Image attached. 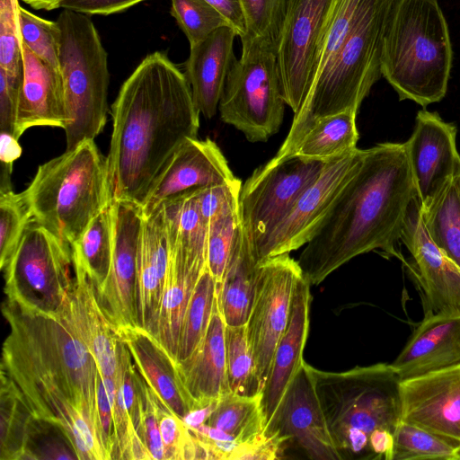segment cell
<instances>
[{"instance_id": "cell-15", "label": "cell", "mask_w": 460, "mask_h": 460, "mask_svg": "<svg viewBox=\"0 0 460 460\" xmlns=\"http://www.w3.org/2000/svg\"><path fill=\"white\" fill-rule=\"evenodd\" d=\"M112 257L108 277L97 290L102 310L117 329L135 327L137 271L144 211L142 205L112 199Z\"/></svg>"}, {"instance_id": "cell-27", "label": "cell", "mask_w": 460, "mask_h": 460, "mask_svg": "<svg viewBox=\"0 0 460 460\" xmlns=\"http://www.w3.org/2000/svg\"><path fill=\"white\" fill-rule=\"evenodd\" d=\"M235 36L231 26H224L190 47L185 75L194 102L206 119L213 118L218 111L226 76L234 60Z\"/></svg>"}, {"instance_id": "cell-13", "label": "cell", "mask_w": 460, "mask_h": 460, "mask_svg": "<svg viewBox=\"0 0 460 460\" xmlns=\"http://www.w3.org/2000/svg\"><path fill=\"white\" fill-rule=\"evenodd\" d=\"M363 149L329 161L288 213L252 250L257 263L305 246L314 236L336 196L356 172Z\"/></svg>"}, {"instance_id": "cell-20", "label": "cell", "mask_w": 460, "mask_h": 460, "mask_svg": "<svg viewBox=\"0 0 460 460\" xmlns=\"http://www.w3.org/2000/svg\"><path fill=\"white\" fill-rule=\"evenodd\" d=\"M235 179L213 140L190 138L173 152L151 183L141 204L144 215H149L167 199Z\"/></svg>"}, {"instance_id": "cell-57", "label": "cell", "mask_w": 460, "mask_h": 460, "mask_svg": "<svg viewBox=\"0 0 460 460\" xmlns=\"http://www.w3.org/2000/svg\"><path fill=\"white\" fill-rule=\"evenodd\" d=\"M25 4L37 10H54L59 8L61 0H22Z\"/></svg>"}, {"instance_id": "cell-1", "label": "cell", "mask_w": 460, "mask_h": 460, "mask_svg": "<svg viewBox=\"0 0 460 460\" xmlns=\"http://www.w3.org/2000/svg\"><path fill=\"white\" fill-rule=\"evenodd\" d=\"M417 196L405 144L363 149L359 164L341 188L296 261L304 279L318 285L351 259L372 251L396 257L403 223Z\"/></svg>"}, {"instance_id": "cell-16", "label": "cell", "mask_w": 460, "mask_h": 460, "mask_svg": "<svg viewBox=\"0 0 460 460\" xmlns=\"http://www.w3.org/2000/svg\"><path fill=\"white\" fill-rule=\"evenodd\" d=\"M266 436H278L296 446L313 460H342L330 434L312 378L304 360L288 385Z\"/></svg>"}, {"instance_id": "cell-31", "label": "cell", "mask_w": 460, "mask_h": 460, "mask_svg": "<svg viewBox=\"0 0 460 460\" xmlns=\"http://www.w3.org/2000/svg\"><path fill=\"white\" fill-rule=\"evenodd\" d=\"M197 190L167 199L161 205L169 245L178 246L192 264L205 269L208 223L200 212Z\"/></svg>"}, {"instance_id": "cell-51", "label": "cell", "mask_w": 460, "mask_h": 460, "mask_svg": "<svg viewBox=\"0 0 460 460\" xmlns=\"http://www.w3.org/2000/svg\"><path fill=\"white\" fill-rule=\"evenodd\" d=\"M284 444L278 436H266L263 431L248 442L235 444L227 459L274 460L279 458Z\"/></svg>"}, {"instance_id": "cell-34", "label": "cell", "mask_w": 460, "mask_h": 460, "mask_svg": "<svg viewBox=\"0 0 460 460\" xmlns=\"http://www.w3.org/2000/svg\"><path fill=\"white\" fill-rule=\"evenodd\" d=\"M421 216L433 243L460 268V173L421 208Z\"/></svg>"}, {"instance_id": "cell-23", "label": "cell", "mask_w": 460, "mask_h": 460, "mask_svg": "<svg viewBox=\"0 0 460 460\" xmlns=\"http://www.w3.org/2000/svg\"><path fill=\"white\" fill-rule=\"evenodd\" d=\"M225 327L216 296L210 323L203 340L187 358L175 362L177 375L190 402L191 411L206 407L230 392L226 375Z\"/></svg>"}, {"instance_id": "cell-2", "label": "cell", "mask_w": 460, "mask_h": 460, "mask_svg": "<svg viewBox=\"0 0 460 460\" xmlns=\"http://www.w3.org/2000/svg\"><path fill=\"white\" fill-rule=\"evenodd\" d=\"M199 114L185 74L162 52L146 56L111 106L112 199L142 204L173 152L197 137Z\"/></svg>"}, {"instance_id": "cell-6", "label": "cell", "mask_w": 460, "mask_h": 460, "mask_svg": "<svg viewBox=\"0 0 460 460\" xmlns=\"http://www.w3.org/2000/svg\"><path fill=\"white\" fill-rule=\"evenodd\" d=\"M332 441L342 459L373 460L376 429L394 432L401 420L400 378L392 364L376 363L342 372L306 363Z\"/></svg>"}, {"instance_id": "cell-8", "label": "cell", "mask_w": 460, "mask_h": 460, "mask_svg": "<svg viewBox=\"0 0 460 460\" xmlns=\"http://www.w3.org/2000/svg\"><path fill=\"white\" fill-rule=\"evenodd\" d=\"M60 29L59 71L63 80L66 150L93 140L107 120L110 74L108 54L91 20L64 9Z\"/></svg>"}, {"instance_id": "cell-41", "label": "cell", "mask_w": 460, "mask_h": 460, "mask_svg": "<svg viewBox=\"0 0 460 460\" xmlns=\"http://www.w3.org/2000/svg\"><path fill=\"white\" fill-rule=\"evenodd\" d=\"M240 232L238 208L225 212L208 222L207 267L217 286L222 281Z\"/></svg>"}, {"instance_id": "cell-32", "label": "cell", "mask_w": 460, "mask_h": 460, "mask_svg": "<svg viewBox=\"0 0 460 460\" xmlns=\"http://www.w3.org/2000/svg\"><path fill=\"white\" fill-rule=\"evenodd\" d=\"M357 113L343 111L317 119L302 137L292 156L329 162L357 149Z\"/></svg>"}, {"instance_id": "cell-14", "label": "cell", "mask_w": 460, "mask_h": 460, "mask_svg": "<svg viewBox=\"0 0 460 460\" xmlns=\"http://www.w3.org/2000/svg\"><path fill=\"white\" fill-rule=\"evenodd\" d=\"M332 0H288L277 60L285 102L296 114L316 75L319 38Z\"/></svg>"}, {"instance_id": "cell-24", "label": "cell", "mask_w": 460, "mask_h": 460, "mask_svg": "<svg viewBox=\"0 0 460 460\" xmlns=\"http://www.w3.org/2000/svg\"><path fill=\"white\" fill-rule=\"evenodd\" d=\"M66 122L65 93L60 71L40 59L22 43V81L14 137L19 139L27 129L33 127L64 128Z\"/></svg>"}, {"instance_id": "cell-26", "label": "cell", "mask_w": 460, "mask_h": 460, "mask_svg": "<svg viewBox=\"0 0 460 460\" xmlns=\"http://www.w3.org/2000/svg\"><path fill=\"white\" fill-rule=\"evenodd\" d=\"M310 286L303 275L296 282L288 325L276 347L269 377L261 393L265 426L304 362L303 351L309 330Z\"/></svg>"}, {"instance_id": "cell-49", "label": "cell", "mask_w": 460, "mask_h": 460, "mask_svg": "<svg viewBox=\"0 0 460 460\" xmlns=\"http://www.w3.org/2000/svg\"><path fill=\"white\" fill-rule=\"evenodd\" d=\"M22 81L0 68V129L13 136Z\"/></svg>"}, {"instance_id": "cell-50", "label": "cell", "mask_w": 460, "mask_h": 460, "mask_svg": "<svg viewBox=\"0 0 460 460\" xmlns=\"http://www.w3.org/2000/svg\"><path fill=\"white\" fill-rule=\"evenodd\" d=\"M145 411L142 420V437L152 459H164V449L157 416V397L145 383Z\"/></svg>"}, {"instance_id": "cell-43", "label": "cell", "mask_w": 460, "mask_h": 460, "mask_svg": "<svg viewBox=\"0 0 460 460\" xmlns=\"http://www.w3.org/2000/svg\"><path fill=\"white\" fill-rule=\"evenodd\" d=\"M1 460H22L31 413L13 392L1 383Z\"/></svg>"}, {"instance_id": "cell-22", "label": "cell", "mask_w": 460, "mask_h": 460, "mask_svg": "<svg viewBox=\"0 0 460 460\" xmlns=\"http://www.w3.org/2000/svg\"><path fill=\"white\" fill-rule=\"evenodd\" d=\"M460 363V310H426L391 363L400 381Z\"/></svg>"}, {"instance_id": "cell-48", "label": "cell", "mask_w": 460, "mask_h": 460, "mask_svg": "<svg viewBox=\"0 0 460 460\" xmlns=\"http://www.w3.org/2000/svg\"><path fill=\"white\" fill-rule=\"evenodd\" d=\"M242 183L237 178L197 190L200 212L208 223L217 216L238 208Z\"/></svg>"}, {"instance_id": "cell-38", "label": "cell", "mask_w": 460, "mask_h": 460, "mask_svg": "<svg viewBox=\"0 0 460 460\" xmlns=\"http://www.w3.org/2000/svg\"><path fill=\"white\" fill-rule=\"evenodd\" d=\"M226 375L230 392L245 396L261 393L247 339L246 326L226 325Z\"/></svg>"}, {"instance_id": "cell-25", "label": "cell", "mask_w": 460, "mask_h": 460, "mask_svg": "<svg viewBox=\"0 0 460 460\" xmlns=\"http://www.w3.org/2000/svg\"><path fill=\"white\" fill-rule=\"evenodd\" d=\"M169 256V240L161 205L149 215H144L137 271V325L153 336L156 332Z\"/></svg>"}, {"instance_id": "cell-53", "label": "cell", "mask_w": 460, "mask_h": 460, "mask_svg": "<svg viewBox=\"0 0 460 460\" xmlns=\"http://www.w3.org/2000/svg\"><path fill=\"white\" fill-rule=\"evenodd\" d=\"M97 402L102 445L107 460H111L114 442L113 418L111 402L101 374L97 378Z\"/></svg>"}, {"instance_id": "cell-19", "label": "cell", "mask_w": 460, "mask_h": 460, "mask_svg": "<svg viewBox=\"0 0 460 460\" xmlns=\"http://www.w3.org/2000/svg\"><path fill=\"white\" fill-rule=\"evenodd\" d=\"M413 260L407 267L423 291L426 310H460V268L429 237L418 195L408 209L401 235Z\"/></svg>"}, {"instance_id": "cell-7", "label": "cell", "mask_w": 460, "mask_h": 460, "mask_svg": "<svg viewBox=\"0 0 460 460\" xmlns=\"http://www.w3.org/2000/svg\"><path fill=\"white\" fill-rule=\"evenodd\" d=\"M22 193L31 218L71 246L112 201L107 157L84 140L40 165Z\"/></svg>"}, {"instance_id": "cell-30", "label": "cell", "mask_w": 460, "mask_h": 460, "mask_svg": "<svg viewBox=\"0 0 460 460\" xmlns=\"http://www.w3.org/2000/svg\"><path fill=\"white\" fill-rule=\"evenodd\" d=\"M257 266L252 246L242 227L222 281L217 286V300L226 325H244L251 311Z\"/></svg>"}, {"instance_id": "cell-44", "label": "cell", "mask_w": 460, "mask_h": 460, "mask_svg": "<svg viewBox=\"0 0 460 460\" xmlns=\"http://www.w3.org/2000/svg\"><path fill=\"white\" fill-rule=\"evenodd\" d=\"M22 42L36 56L59 70L60 29L56 22L40 18L19 5Z\"/></svg>"}, {"instance_id": "cell-40", "label": "cell", "mask_w": 460, "mask_h": 460, "mask_svg": "<svg viewBox=\"0 0 460 460\" xmlns=\"http://www.w3.org/2000/svg\"><path fill=\"white\" fill-rule=\"evenodd\" d=\"M240 3L246 25L243 38L259 40L277 52L288 0H240Z\"/></svg>"}, {"instance_id": "cell-52", "label": "cell", "mask_w": 460, "mask_h": 460, "mask_svg": "<svg viewBox=\"0 0 460 460\" xmlns=\"http://www.w3.org/2000/svg\"><path fill=\"white\" fill-rule=\"evenodd\" d=\"M146 0H61L59 7L86 15H108Z\"/></svg>"}, {"instance_id": "cell-33", "label": "cell", "mask_w": 460, "mask_h": 460, "mask_svg": "<svg viewBox=\"0 0 460 460\" xmlns=\"http://www.w3.org/2000/svg\"><path fill=\"white\" fill-rule=\"evenodd\" d=\"M261 399V394L245 396L229 392L217 400L204 424L235 444L248 442L264 431Z\"/></svg>"}, {"instance_id": "cell-17", "label": "cell", "mask_w": 460, "mask_h": 460, "mask_svg": "<svg viewBox=\"0 0 460 460\" xmlns=\"http://www.w3.org/2000/svg\"><path fill=\"white\" fill-rule=\"evenodd\" d=\"M456 128L436 112L421 110L410 138L404 142L417 195L426 208L460 173Z\"/></svg>"}, {"instance_id": "cell-28", "label": "cell", "mask_w": 460, "mask_h": 460, "mask_svg": "<svg viewBox=\"0 0 460 460\" xmlns=\"http://www.w3.org/2000/svg\"><path fill=\"white\" fill-rule=\"evenodd\" d=\"M118 333L145 383L183 420L192 408L178 377L175 360L139 326L120 329Z\"/></svg>"}, {"instance_id": "cell-42", "label": "cell", "mask_w": 460, "mask_h": 460, "mask_svg": "<svg viewBox=\"0 0 460 460\" xmlns=\"http://www.w3.org/2000/svg\"><path fill=\"white\" fill-rule=\"evenodd\" d=\"M171 13L186 35L190 47L217 29L231 26L226 18L205 0H172Z\"/></svg>"}, {"instance_id": "cell-3", "label": "cell", "mask_w": 460, "mask_h": 460, "mask_svg": "<svg viewBox=\"0 0 460 460\" xmlns=\"http://www.w3.org/2000/svg\"><path fill=\"white\" fill-rule=\"evenodd\" d=\"M2 312L10 328L2 361L49 378L84 414L103 450L97 402L100 371L93 355L58 313H44L7 297Z\"/></svg>"}, {"instance_id": "cell-54", "label": "cell", "mask_w": 460, "mask_h": 460, "mask_svg": "<svg viewBox=\"0 0 460 460\" xmlns=\"http://www.w3.org/2000/svg\"><path fill=\"white\" fill-rule=\"evenodd\" d=\"M219 11L229 22L237 36L246 34V25L240 0H205Z\"/></svg>"}, {"instance_id": "cell-12", "label": "cell", "mask_w": 460, "mask_h": 460, "mask_svg": "<svg viewBox=\"0 0 460 460\" xmlns=\"http://www.w3.org/2000/svg\"><path fill=\"white\" fill-rule=\"evenodd\" d=\"M302 271L289 253L258 263L246 333L261 391L268 380L276 347L284 335Z\"/></svg>"}, {"instance_id": "cell-39", "label": "cell", "mask_w": 460, "mask_h": 460, "mask_svg": "<svg viewBox=\"0 0 460 460\" xmlns=\"http://www.w3.org/2000/svg\"><path fill=\"white\" fill-rule=\"evenodd\" d=\"M36 459H78V456L59 426L31 415L22 460Z\"/></svg>"}, {"instance_id": "cell-10", "label": "cell", "mask_w": 460, "mask_h": 460, "mask_svg": "<svg viewBox=\"0 0 460 460\" xmlns=\"http://www.w3.org/2000/svg\"><path fill=\"white\" fill-rule=\"evenodd\" d=\"M71 246L33 219L2 269L9 299L44 313H57L74 281Z\"/></svg>"}, {"instance_id": "cell-9", "label": "cell", "mask_w": 460, "mask_h": 460, "mask_svg": "<svg viewBox=\"0 0 460 460\" xmlns=\"http://www.w3.org/2000/svg\"><path fill=\"white\" fill-rule=\"evenodd\" d=\"M242 55L233 61L221 95V119L250 142H264L279 132L285 100L275 49L241 38Z\"/></svg>"}, {"instance_id": "cell-18", "label": "cell", "mask_w": 460, "mask_h": 460, "mask_svg": "<svg viewBox=\"0 0 460 460\" xmlns=\"http://www.w3.org/2000/svg\"><path fill=\"white\" fill-rule=\"evenodd\" d=\"M401 420L460 441V363L401 380Z\"/></svg>"}, {"instance_id": "cell-29", "label": "cell", "mask_w": 460, "mask_h": 460, "mask_svg": "<svg viewBox=\"0 0 460 460\" xmlns=\"http://www.w3.org/2000/svg\"><path fill=\"white\" fill-rule=\"evenodd\" d=\"M167 274L162 292L155 339L176 361L183 317L205 269L192 264L178 246L169 245Z\"/></svg>"}, {"instance_id": "cell-35", "label": "cell", "mask_w": 460, "mask_h": 460, "mask_svg": "<svg viewBox=\"0 0 460 460\" xmlns=\"http://www.w3.org/2000/svg\"><path fill=\"white\" fill-rule=\"evenodd\" d=\"M111 203L93 218L80 237L71 245L73 261L79 263L87 271L97 290L104 284L111 264Z\"/></svg>"}, {"instance_id": "cell-46", "label": "cell", "mask_w": 460, "mask_h": 460, "mask_svg": "<svg viewBox=\"0 0 460 460\" xmlns=\"http://www.w3.org/2000/svg\"><path fill=\"white\" fill-rule=\"evenodd\" d=\"M18 0H0V68L13 78L22 77V43Z\"/></svg>"}, {"instance_id": "cell-5", "label": "cell", "mask_w": 460, "mask_h": 460, "mask_svg": "<svg viewBox=\"0 0 460 460\" xmlns=\"http://www.w3.org/2000/svg\"><path fill=\"white\" fill-rule=\"evenodd\" d=\"M395 0H366L341 49L316 76L276 159L292 156L310 126L319 118L352 111L382 76L381 58L387 21Z\"/></svg>"}, {"instance_id": "cell-45", "label": "cell", "mask_w": 460, "mask_h": 460, "mask_svg": "<svg viewBox=\"0 0 460 460\" xmlns=\"http://www.w3.org/2000/svg\"><path fill=\"white\" fill-rule=\"evenodd\" d=\"M31 216L23 193L0 192V268L9 261Z\"/></svg>"}, {"instance_id": "cell-36", "label": "cell", "mask_w": 460, "mask_h": 460, "mask_svg": "<svg viewBox=\"0 0 460 460\" xmlns=\"http://www.w3.org/2000/svg\"><path fill=\"white\" fill-rule=\"evenodd\" d=\"M216 291V280L207 267L195 287L183 317L176 361L187 358L203 340L210 323Z\"/></svg>"}, {"instance_id": "cell-55", "label": "cell", "mask_w": 460, "mask_h": 460, "mask_svg": "<svg viewBox=\"0 0 460 460\" xmlns=\"http://www.w3.org/2000/svg\"><path fill=\"white\" fill-rule=\"evenodd\" d=\"M373 460H393L394 449V432L387 429H376L369 438Z\"/></svg>"}, {"instance_id": "cell-21", "label": "cell", "mask_w": 460, "mask_h": 460, "mask_svg": "<svg viewBox=\"0 0 460 460\" xmlns=\"http://www.w3.org/2000/svg\"><path fill=\"white\" fill-rule=\"evenodd\" d=\"M72 288L58 310L93 355L102 377H115L118 330L99 302L96 287L87 271L73 261Z\"/></svg>"}, {"instance_id": "cell-4", "label": "cell", "mask_w": 460, "mask_h": 460, "mask_svg": "<svg viewBox=\"0 0 460 460\" xmlns=\"http://www.w3.org/2000/svg\"><path fill=\"white\" fill-rule=\"evenodd\" d=\"M453 50L438 0H395L385 31L381 72L398 93L422 107L447 90Z\"/></svg>"}, {"instance_id": "cell-56", "label": "cell", "mask_w": 460, "mask_h": 460, "mask_svg": "<svg viewBox=\"0 0 460 460\" xmlns=\"http://www.w3.org/2000/svg\"><path fill=\"white\" fill-rule=\"evenodd\" d=\"M0 133L1 164L13 170V162L22 155V147L18 143V138L13 135L6 132Z\"/></svg>"}, {"instance_id": "cell-11", "label": "cell", "mask_w": 460, "mask_h": 460, "mask_svg": "<svg viewBox=\"0 0 460 460\" xmlns=\"http://www.w3.org/2000/svg\"><path fill=\"white\" fill-rule=\"evenodd\" d=\"M326 163L298 156L273 157L242 184L238 211L252 251L288 213Z\"/></svg>"}, {"instance_id": "cell-37", "label": "cell", "mask_w": 460, "mask_h": 460, "mask_svg": "<svg viewBox=\"0 0 460 460\" xmlns=\"http://www.w3.org/2000/svg\"><path fill=\"white\" fill-rule=\"evenodd\" d=\"M393 460H460V441L400 420L394 432Z\"/></svg>"}, {"instance_id": "cell-47", "label": "cell", "mask_w": 460, "mask_h": 460, "mask_svg": "<svg viewBox=\"0 0 460 460\" xmlns=\"http://www.w3.org/2000/svg\"><path fill=\"white\" fill-rule=\"evenodd\" d=\"M157 416L165 460L196 459V440L185 422L156 395Z\"/></svg>"}]
</instances>
